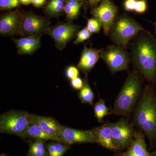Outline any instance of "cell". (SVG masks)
Wrapping results in <instances>:
<instances>
[{
	"instance_id": "obj_3",
	"label": "cell",
	"mask_w": 156,
	"mask_h": 156,
	"mask_svg": "<svg viewBox=\"0 0 156 156\" xmlns=\"http://www.w3.org/2000/svg\"><path fill=\"white\" fill-rule=\"evenodd\" d=\"M141 83L138 72L128 75L111 110V114L129 118L141 92Z\"/></svg>"
},
{
	"instance_id": "obj_7",
	"label": "cell",
	"mask_w": 156,
	"mask_h": 156,
	"mask_svg": "<svg viewBox=\"0 0 156 156\" xmlns=\"http://www.w3.org/2000/svg\"><path fill=\"white\" fill-rule=\"evenodd\" d=\"M114 143L118 151L127 149L134 139L135 131L127 119L122 118L115 123H111Z\"/></svg>"
},
{
	"instance_id": "obj_24",
	"label": "cell",
	"mask_w": 156,
	"mask_h": 156,
	"mask_svg": "<svg viewBox=\"0 0 156 156\" xmlns=\"http://www.w3.org/2000/svg\"><path fill=\"white\" fill-rule=\"evenodd\" d=\"M101 27L100 22L96 18H91L88 20L87 27L91 33L99 32Z\"/></svg>"
},
{
	"instance_id": "obj_32",
	"label": "cell",
	"mask_w": 156,
	"mask_h": 156,
	"mask_svg": "<svg viewBox=\"0 0 156 156\" xmlns=\"http://www.w3.org/2000/svg\"><path fill=\"white\" fill-rule=\"evenodd\" d=\"M20 3L24 5H28L32 3V0H20Z\"/></svg>"
},
{
	"instance_id": "obj_10",
	"label": "cell",
	"mask_w": 156,
	"mask_h": 156,
	"mask_svg": "<svg viewBox=\"0 0 156 156\" xmlns=\"http://www.w3.org/2000/svg\"><path fill=\"white\" fill-rule=\"evenodd\" d=\"M59 138L62 143L70 145L75 144L94 143L93 135L89 131L77 130L62 126Z\"/></svg>"
},
{
	"instance_id": "obj_6",
	"label": "cell",
	"mask_w": 156,
	"mask_h": 156,
	"mask_svg": "<svg viewBox=\"0 0 156 156\" xmlns=\"http://www.w3.org/2000/svg\"><path fill=\"white\" fill-rule=\"evenodd\" d=\"M100 57L105 62L112 73L128 69L130 58L124 48L110 45L101 50Z\"/></svg>"
},
{
	"instance_id": "obj_11",
	"label": "cell",
	"mask_w": 156,
	"mask_h": 156,
	"mask_svg": "<svg viewBox=\"0 0 156 156\" xmlns=\"http://www.w3.org/2000/svg\"><path fill=\"white\" fill-rule=\"evenodd\" d=\"M22 23L23 19L16 12L5 14L0 20V33L5 36L23 35Z\"/></svg>"
},
{
	"instance_id": "obj_26",
	"label": "cell",
	"mask_w": 156,
	"mask_h": 156,
	"mask_svg": "<svg viewBox=\"0 0 156 156\" xmlns=\"http://www.w3.org/2000/svg\"><path fill=\"white\" fill-rule=\"evenodd\" d=\"M20 3V0H0V8L2 9H10L16 8Z\"/></svg>"
},
{
	"instance_id": "obj_5",
	"label": "cell",
	"mask_w": 156,
	"mask_h": 156,
	"mask_svg": "<svg viewBox=\"0 0 156 156\" xmlns=\"http://www.w3.org/2000/svg\"><path fill=\"white\" fill-rule=\"evenodd\" d=\"M31 121L30 115L27 112L10 111L1 115L0 132L14 134L23 139L25 131Z\"/></svg>"
},
{
	"instance_id": "obj_14",
	"label": "cell",
	"mask_w": 156,
	"mask_h": 156,
	"mask_svg": "<svg viewBox=\"0 0 156 156\" xmlns=\"http://www.w3.org/2000/svg\"><path fill=\"white\" fill-rule=\"evenodd\" d=\"M48 25L42 17L34 14H27L23 19V35L38 36L46 30Z\"/></svg>"
},
{
	"instance_id": "obj_2",
	"label": "cell",
	"mask_w": 156,
	"mask_h": 156,
	"mask_svg": "<svg viewBox=\"0 0 156 156\" xmlns=\"http://www.w3.org/2000/svg\"><path fill=\"white\" fill-rule=\"evenodd\" d=\"M133 62L137 72L154 86L156 83V41L145 33L136 39L132 47Z\"/></svg>"
},
{
	"instance_id": "obj_33",
	"label": "cell",
	"mask_w": 156,
	"mask_h": 156,
	"mask_svg": "<svg viewBox=\"0 0 156 156\" xmlns=\"http://www.w3.org/2000/svg\"><path fill=\"white\" fill-rule=\"evenodd\" d=\"M101 0H89V2L91 4V5H95L99 2Z\"/></svg>"
},
{
	"instance_id": "obj_19",
	"label": "cell",
	"mask_w": 156,
	"mask_h": 156,
	"mask_svg": "<svg viewBox=\"0 0 156 156\" xmlns=\"http://www.w3.org/2000/svg\"><path fill=\"white\" fill-rule=\"evenodd\" d=\"M83 81V86L79 92L78 98L80 100L82 103L88 104L90 105H92L93 104V101L95 95L88 82L87 73L86 74V76L84 78Z\"/></svg>"
},
{
	"instance_id": "obj_28",
	"label": "cell",
	"mask_w": 156,
	"mask_h": 156,
	"mask_svg": "<svg viewBox=\"0 0 156 156\" xmlns=\"http://www.w3.org/2000/svg\"><path fill=\"white\" fill-rule=\"evenodd\" d=\"M147 2L146 0H136L134 11L136 13L142 14L147 9Z\"/></svg>"
},
{
	"instance_id": "obj_18",
	"label": "cell",
	"mask_w": 156,
	"mask_h": 156,
	"mask_svg": "<svg viewBox=\"0 0 156 156\" xmlns=\"http://www.w3.org/2000/svg\"><path fill=\"white\" fill-rule=\"evenodd\" d=\"M27 138L34 140H50L62 143L60 139L56 138L45 132L32 120L29 125L24 134L23 139Z\"/></svg>"
},
{
	"instance_id": "obj_34",
	"label": "cell",
	"mask_w": 156,
	"mask_h": 156,
	"mask_svg": "<svg viewBox=\"0 0 156 156\" xmlns=\"http://www.w3.org/2000/svg\"><path fill=\"white\" fill-rule=\"evenodd\" d=\"M151 154L152 156H156V149L152 152L151 153Z\"/></svg>"
},
{
	"instance_id": "obj_30",
	"label": "cell",
	"mask_w": 156,
	"mask_h": 156,
	"mask_svg": "<svg viewBox=\"0 0 156 156\" xmlns=\"http://www.w3.org/2000/svg\"><path fill=\"white\" fill-rule=\"evenodd\" d=\"M136 0H126L124 3L125 10L128 11H134Z\"/></svg>"
},
{
	"instance_id": "obj_31",
	"label": "cell",
	"mask_w": 156,
	"mask_h": 156,
	"mask_svg": "<svg viewBox=\"0 0 156 156\" xmlns=\"http://www.w3.org/2000/svg\"><path fill=\"white\" fill-rule=\"evenodd\" d=\"M46 0H32V3L36 7H40L44 4Z\"/></svg>"
},
{
	"instance_id": "obj_29",
	"label": "cell",
	"mask_w": 156,
	"mask_h": 156,
	"mask_svg": "<svg viewBox=\"0 0 156 156\" xmlns=\"http://www.w3.org/2000/svg\"><path fill=\"white\" fill-rule=\"evenodd\" d=\"M71 86L74 89L76 90H80L83 88L84 81L81 78L78 77L71 80Z\"/></svg>"
},
{
	"instance_id": "obj_1",
	"label": "cell",
	"mask_w": 156,
	"mask_h": 156,
	"mask_svg": "<svg viewBox=\"0 0 156 156\" xmlns=\"http://www.w3.org/2000/svg\"><path fill=\"white\" fill-rule=\"evenodd\" d=\"M133 122L149 140L151 148H153L156 145V93L154 85H145L134 111Z\"/></svg>"
},
{
	"instance_id": "obj_36",
	"label": "cell",
	"mask_w": 156,
	"mask_h": 156,
	"mask_svg": "<svg viewBox=\"0 0 156 156\" xmlns=\"http://www.w3.org/2000/svg\"><path fill=\"white\" fill-rule=\"evenodd\" d=\"M154 24L155 27L156 33V21L155 23H154Z\"/></svg>"
},
{
	"instance_id": "obj_4",
	"label": "cell",
	"mask_w": 156,
	"mask_h": 156,
	"mask_svg": "<svg viewBox=\"0 0 156 156\" xmlns=\"http://www.w3.org/2000/svg\"><path fill=\"white\" fill-rule=\"evenodd\" d=\"M141 31L150 33L134 20L123 15L115 20L109 34L115 44L125 49L130 41Z\"/></svg>"
},
{
	"instance_id": "obj_15",
	"label": "cell",
	"mask_w": 156,
	"mask_h": 156,
	"mask_svg": "<svg viewBox=\"0 0 156 156\" xmlns=\"http://www.w3.org/2000/svg\"><path fill=\"white\" fill-rule=\"evenodd\" d=\"M30 117L32 120L43 131L52 136L60 139L59 138V132L62 126L58 122L50 117L42 116L33 114L30 115Z\"/></svg>"
},
{
	"instance_id": "obj_21",
	"label": "cell",
	"mask_w": 156,
	"mask_h": 156,
	"mask_svg": "<svg viewBox=\"0 0 156 156\" xmlns=\"http://www.w3.org/2000/svg\"><path fill=\"white\" fill-rule=\"evenodd\" d=\"M110 109L106 106L105 101L102 98L99 99L94 105V114L98 122H103L104 118L108 115H111Z\"/></svg>"
},
{
	"instance_id": "obj_9",
	"label": "cell",
	"mask_w": 156,
	"mask_h": 156,
	"mask_svg": "<svg viewBox=\"0 0 156 156\" xmlns=\"http://www.w3.org/2000/svg\"><path fill=\"white\" fill-rule=\"evenodd\" d=\"M80 27L71 23H60L55 26L48 31L53 38L56 48L61 50L75 37Z\"/></svg>"
},
{
	"instance_id": "obj_20",
	"label": "cell",
	"mask_w": 156,
	"mask_h": 156,
	"mask_svg": "<svg viewBox=\"0 0 156 156\" xmlns=\"http://www.w3.org/2000/svg\"><path fill=\"white\" fill-rule=\"evenodd\" d=\"M46 140H35L29 143V148L26 156H48L44 145Z\"/></svg>"
},
{
	"instance_id": "obj_17",
	"label": "cell",
	"mask_w": 156,
	"mask_h": 156,
	"mask_svg": "<svg viewBox=\"0 0 156 156\" xmlns=\"http://www.w3.org/2000/svg\"><path fill=\"white\" fill-rule=\"evenodd\" d=\"M14 41L20 54H31L39 48L41 44L40 36H29L25 37L14 39Z\"/></svg>"
},
{
	"instance_id": "obj_22",
	"label": "cell",
	"mask_w": 156,
	"mask_h": 156,
	"mask_svg": "<svg viewBox=\"0 0 156 156\" xmlns=\"http://www.w3.org/2000/svg\"><path fill=\"white\" fill-rule=\"evenodd\" d=\"M81 7V3L78 0H68L64 8L66 17L69 19L75 18L79 14Z\"/></svg>"
},
{
	"instance_id": "obj_23",
	"label": "cell",
	"mask_w": 156,
	"mask_h": 156,
	"mask_svg": "<svg viewBox=\"0 0 156 156\" xmlns=\"http://www.w3.org/2000/svg\"><path fill=\"white\" fill-rule=\"evenodd\" d=\"M64 8V0H51L47 10L50 14H56L61 12Z\"/></svg>"
},
{
	"instance_id": "obj_35",
	"label": "cell",
	"mask_w": 156,
	"mask_h": 156,
	"mask_svg": "<svg viewBox=\"0 0 156 156\" xmlns=\"http://www.w3.org/2000/svg\"><path fill=\"white\" fill-rule=\"evenodd\" d=\"M0 156H7V155H6L5 154H2L0 155Z\"/></svg>"
},
{
	"instance_id": "obj_8",
	"label": "cell",
	"mask_w": 156,
	"mask_h": 156,
	"mask_svg": "<svg viewBox=\"0 0 156 156\" xmlns=\"http://www.w3.org/2000/svg\"><path fill=\"white\" fill-rule=\"evenodd\" d=\"M92 14L101 24L105 35L109 34L117 14L115 6L111 0H103L100 5L92 11Z\"/></svg>"
},
{
	"instance_id": "obj_25",
	"label": "cell",
	"mask_w": 156,
	"mask_h": 156,
	"mask_svg": "<svg viewBox=\"0 0 156 156\" xmlns=\"http://www.w3.org/2000/svg\"><path fill=\"white\" fill-rule=\"evenodd\" d=\"M91 35L92 33L88 30L87 27H85L78 33L76 38L74 42V44L77 45L84 42V41H87L88 39L90 38Z\"/></svg>"
},
{
	"instance_id": "obj_16",
	"label": "cell",
	"mask_w": 156,
	"mask_h": 156,
	"mask_svg": "<svg viewBox=\"0 0 156 156\" xmlns=\"http://www.w3.org/2000/svg\"><path fill=\"white\" fill-rule=\"evenodd\" d=\"M101 50L88 48L85 46L78 64V68L86 74L89 72L95 66L100 58Z\"/></svg>"
},
{
	"instance_id": "obj_13",
	"label": "cell",
	"mask_w": 156,
	"mask_h": 156,
	"mask_svg": "<svg viewBox=\"0 0 156 156\" xmlns=\"http://www.w3.org/2000/svg\"><path fill=\"white\" fill-rule=\"evenodd\" d=\"M145 136L140 130L135 131L134 139L127 151L115 154L114 156H152L148 151Z\"/></svg>"
},
{
	"instance_id": "obj_12",
	"label": "cell",
	"mask_w": 156,
	"mask_h": 156,
	"mask_svg": "<svg viewBox=\"0 0 156 156\" xmlns=\"http://www.w3.org/2000/svg\"><path fill=\"white\" fill-rule=\"evenodd\" d=\"M93 135L95 143L109 150L117 151L112 135L111 123L106 122L99 127L89 130Z\"/></svg>"
},
{
	"instance_id": "obj_27",
	"label": "cell",
	"mask_w": 156,
	"mask_h": 156,
	"mask_svg": "<svg viewBox=\"0 0 156 156\" xmlns=\"http://www.w3.org/2000/svg\"><path fill=\"white\" fill-rule=\"evenodd\" d=\"M79 73V69L74 66H69L66 71V77L71 80L78 77Z\"/></svg>"
}]
</instances>
